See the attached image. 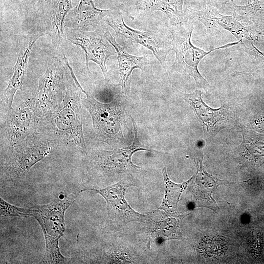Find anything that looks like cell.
<instances>
[{"label": "cell", "mask_w": 264, "mask_h": 264, "mask_svg": "<svg viewBox=\"0 0 264 264\" xmlns=\"http://www.w3.org/2000/svg\"><path fill=\"white\" fill-rule=\"evenodd\" d=\"M105 35L114 47L118 57L120 79L118 86L121 87L122 91L127 93L130 88L131 74L135 68H139L142 73L150 72L151 65L149 60L145 56H136L127 53L116 41L106 28Z\"/></svg>", "instance_id": "cell-17"}, {"label": "cell", "mask_w": 264, "mask_h": 264, "mask_svg": "<svg viewBox=\"0 0 264 264\" xmlns=\"http://www.w3.org/2000/svg\"><path fill=\"white\" fill-rule=\"evenodd\" d=\"M184 0H143V7L146 11L159 10L167 16L171 23L178 26L186 21L183 10Z\"/></svg>", "instance_id": "cell-20"}, {"label": "cell", "mask_w": 264, "mask_h": 264, "mask_svg": "<svg viewBox=\"0 0 264 264\" xmlns=\"http://www.w3.org/2000/svg\"><path fill=\"white\" fill-rule=\"evenodd\" d=\"M253 123L258 131L264 132V114L258 115L254 119Z\"/></svg>", "instance_id": "cell-25"}, {"label": "cell", "mask_w": 264, "mask_h": 264, "mask_svg": "<svg viewBox=\"0 0 264 264\" xmlns=\"http://www.w3.org/2000/svg\"><path fill=\"white\" fill-rule=\"evenodd\" d=\"M172 87L193 108L208 132L214 130L218 125L229 118L230 113L226 107L222 106L215 109L205 104L202 99L201 90L197 89L194 92L188 94L180 92L173 85Z\"/></svg>", "instance_id": "cell-19"}, {"label": "cell", "mask_w": 264, "mask_h": 264, "mask_svg": "<svg viewBox=\"0 0 264 264\" xmlns=\"http://www.w3.org/2000/svg\"><path fill=\"white\" fill-rule=\"evenodd\" d=\"M68 70L63 59L54 57L48 61L34 97L37 118L43 120L47 117L61 105L67 83Z\"/></svg>", "instance_id": "cell-7"}, {"label": "cell", "mask_w": 264, "mask_h": 264, "mask_svg": "<svg viewBox=\"0 0 264 264\" xmlns=\"http://www.w3.org/2000/svg\"><path fill=\"white\" fill-rule=\"evenodd\" d=\"M0 214L4 217H27V208L12 205L0 198Z\"/></svg>", "instance_id": "cell-23"}, {"label": "cell", "mask_w": 264, "mask_h": 264, "mask_svg": "<svg viewBox=\"0 0 264 264\" xmlns=\"http://www.w3.org/2000/svg\"><path fill=\"white\" fill-rule=\"evenodd\" d=\"M253 133H243V141L238 148L242 157L257 163L264 162V142Z\"/></svg>", "instance_id": "cell-22"}, {"label": "cell", "mask_w": 264, "mask_h": 264, "mask_svg": "<svg viewBox=\"0 0 264 264\" xmlns=\"http://www.w3.org/2000/svg\"><path fill=\"white\" fill-rule=\"evenodd\" d=\"M136 184L135 178L132 174H128L119 182L104 189H87L84 191H93L101 195L107 202L109 220L116 227H120L130 222L146 223L148 221V215L134 210L125 198L126 190L136 186Z\"/></svg>", "instance_id": "cell-9"}, {"label": "cell", "mask_w": 264, "mask_h": 264, "mask_svg": "<svg viewBox=\"0 0 264 264\" xmlns=\"http://www.w3.org/2000/svg\"><path fill=\"white\" fill-rule=\"evenodd\" d=\"M211 1V0H203V3H210V1Z\"/></svg>", "instance_id": "cell-27"}, {"label": "cell", "mask_w": 264, "mask_h": 264, "mask_svg": "<svg viewBox=\"0 0 264 264\" xmlns=\"http://www.w3.org/2000/svg\"><path fill=\"white\" fill-rule=\"evenodd\" d=\"M103 21L115 32L118 40L125 47L138 44L150 49L160 64L166 66V57L172 50L171 44L161 41L151 32L140 31L128 26L120 11L111 10Z\"/></svg>", "instance_id": "cell-10"}, {"label": "cell", "mask_w": 264, "mask_h": 264, "mask_svg": "<svg viewBox=\"0 0 264 264\" xmlns=\"http://www.w3.org/2000/svg\"><path fill=\"white\" fill-rule=\"evenodd\" d=\"M44 34V32L38 31L28 34L20 41L17 60L14 66L13 74L1 97V108L6 111L12 108L16 91L19 89L22 90L29 55L33 45L36 41Z\"/></svg>", "instance_id": "cell-13"}, {"label": "cell", "mask_w": 264, "mask_h": 264, "mask_svg": "<svg viewBox=\"0 0 264 264\" xmlns=\"http://www.w3.org/2000/svg\"><path fill=\"white\" fill-rule=\"evenodd\" d=\"M218 2L221 3L222 4H226L230 3V2L233 1V0H216Z\"/></svg>", "instance_id": "cell-26"}, {"label": "cell", "mask_w": 264, "mask_h": 264, "mask_svg": "<svg viewBox=\"0 0 264 264\" xmlns=\"http://www.w3.org/2000/svg\"><path fill=\"white\" fill-rule=\"evenodd\" d=\"M72 8L71 0H60L56 5L52 4L44 15V32L50 37L53 46L60 50H64L67 47L64 23L66 16Z\"/></svg>", "instance_id": "cell-16"}, {"label": "cell", "mask_w": 264, "mask_h": 264, "mask_svg": "<svg viewBox=\"0 0 264 264\" xmlns=\"http://www.w3.org/2000/svg\"><path fill=\"white\" fill-rule=\"evenodd\" d=\"M194 22L187 20L182 24L176 26L177 29L171 30L173 37L170 44L175 52L176 57L173 64L170 67V70L192 77L195 80L196 88H203L207 91L210 86L198 70L200 61L211 52L238 45L241 40L205 51L194 46L191 43Z\"/></svg>", "instance_id": "cell-3"}, {"label": "cell", "mask_w": 264, "mask_h": 264, "mask_svg": "<svg viewBox=\"0 0 264 264\" xmlns=\"http://www.w3.org/2000/svg\"><path fill=\"white\" fill-rule=\"evenodd\" d=\"M51 150L50 142L45 136L36 132L31 134L20 144L9 146L1 156V176L12 182L21 181Z\"/></svg>", "instance_id": "cell-4"}, {"label": "cell", "mask_w": 264, "mask_h": 264, "mask_svg": "<svg viewBox=\"0 0 264 264\" xmlns=\"http://www.w3.org/2000/svg\"><path fill=\"white\" fill-rule=\"evenodd\" d=\"M82 104L89 113L92 122V131L96 138L110 144H120L125 141L122 127L125 123V103L123 99L115 98L103 104L97 101L89 93Z\"/></svg>", "instance_id": "cell-5"}, {"label": "cell", "mask_w": 264, "mask_h": 264, "mask_svg": "<svg viewBox=\"0 0 264 264\" xmlns=\"http://www.w3.org/2000/svg\"><path fill=\"white\" fill-rule=\"evenodd\" d=\"M110 10L96 8L93 0H80L78 5L72 8L66 16L64 27L82 31H94Z\"/></svg>", "instance_id": "cell-14"}, {"label": "cell", "mask_w": 264, "mask_h": 264, "mask_svg": "<svg viewBox=\"0 0 264 264\" xmlns=\"http://www.w3.org/2000/svg\"><path fill=\"white\" fill-rule=\"evenodd\" d=\"M165 184L164 196L159 209L166 212H175L179 198L182 193L192 182L193 176L188 181L181 184H176L172 181L167 174L166 167L162 170Z\"/></svg>", "instance_id": "cell-21"}, {"label": "cell", "mask_w": 264, "mask_h": 264, "mask_svg": "<svg viewBox=\"0 0 264 264\" xmlns=\"http://www.w3.org/2000/svg\"><path fill=\"white\" fill-rule=\"evenodd\" d=\"M106 28L98 26L96 30L88 32L67 28L66 34L68 41L80 46L84 51L88 70L89 72V62H95L100 66L105 82L108 83L110 80L106 62L116 51L105 35Z\"/></svg>", "instance_id": "cell-11"}, {"label": "cell", "mask_w": 264, "mask_h": 264, "mask_svg": "<svg viewBox=\"0 0 264 264\" xmlns=\"http://www.w3.org/2000/svg\"><path fill=\"white\" fill-rule=\"evenodd\" d=\"M81 192L82 190H78L63 198H56L49 203L35 204L27 208V217H33L38 222L44 237L45 251L42 263L68 262V259L60 252L59 242L65 231V212Z\"/></svg>", "instance_id": "cell-2"}, {"label": "cell", "mask_w": 264, "mask_h": 264, "mask_svg": "<svg viewBox=\"0 0 264 264\" xmlns=\"http://www.w3.org/2000/svg\"><path fill=\"white\" fill-rule=\"evenodd\" d=\"M151 234L156 239L165 241L178 239L181 237L182 219L185 214L177 212H166L158 210L148 213Z\"/></svg>", "instance_id": "cell-18"}, {"label": "cell", "mask_w": 264, "mask_h": 264, "mask_svg": "<svg viewBox=\"0 0 264 264\" xmlns=\"http://www.w3.org/2000/svg\"><path fill=\"white\" fill-rule=\"evenodd\" d=\"M75 75H68L63 101L46 121L47 134L58 141L87 153L81 119V95L86 93Z\"/></svg>", "instance_id": "cell-1"}, {"label": "cell", "mask_w": 264, "mask_h": 264, "mask_svg": "<svg viewBox=\"0 0 264 264\" xmlns=\"http://www.w3.org/2000/svg\"><path fill=\"white\" fill-rule=\"evenodd\" d=\"M134 137L132 143L127 147L115 149L112 151L95 150L88 156V171L97 176L110 177L115 176L132 174L141 168L132 161V154L136 151L153 150L145 147L139 139L135 122L131 116Z\"/></svg>", "instance_id": "cell-6"}, {"label": "cell", "mask_w": 264, "mask_h": 264, "mask_svg": "<svg viewBox=\"0 0 264 264\" xmlns=\"http://www.w3.org/2000/svg\"><path fill=\"white\" fill-rule=\"evenodd\" d=\"M52 0H38L37 3L38 12L43 15L46 13L51 6Z\"/></svg>", "instance_id": "cell-24"}, {"label": "cell", "mask_w": 264, "mask_h": 264, "mask_svg": "<svg viewBox=\"0 0 264 264\" xmlns=\"http://www.w3.org/2000/svg\"><path fill=\"white\" fill-rule=\"evenodd\" d=\"M184 12L186 20L200 22L210 35H214L221 29H225L230 32L238 41L256 40L259 35L255 25L247 18L235 11L232 15H221L210 3H203L201 10L188 7Z\"/></svg>", "instance_id": "cell-8"}, {"label": "cell", "mask_w": 264, "mask_h": 264, "mask_svg": "<svg viewBox=\"0 0 264 264\" xmlns=\"http://www.w3.org/2000/svg\"><path fill=\"white\" fill-rule=\"evenodd\" d=\"M203 155L201 154L195 158L197 172L194 176V188L193 198L197 206L208 208L217 212L219 208L212 197V194L224 181L218 179L206 172L202 164Z\"/></svg>", "instance_id": "cell-15"}, {"label": "cell", "mask_w": 264, "mask_h": 264, "mask_svg": "<svg viewBox=\"0 0 264 264\" xmlns=\"http://www.w3.org/2000/svg\"><path fill=\"white\" fill-rule=\"evenodd\" d=\"M37 119L34 98L7 111L2 129L9 147L20 144L34 133Z\"/></svg>", "instance_id": "cell-12"}]
</instances>
